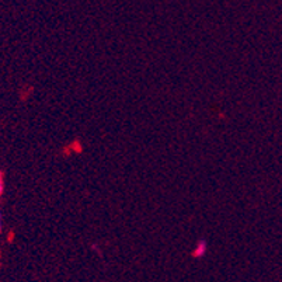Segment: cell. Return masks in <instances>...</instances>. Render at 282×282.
<instances>
[{"instance_id": "cell-3", "label": "cell", "mask_w": 282, "mask_h": 282, "mask_svg": "<svg viewBox=\"0 0 282 282\" xmlns=\"http://www.w3.org/2000/svg\"><path fill=\"white\" fill-rule=\"evenodd\" d=\"M2 192H3V188H0V195H2Z\"/></svg>"}, {"instance_id": "cell-1", "label": "cell", "mask_w": 282, "mask_h": 282, "mask_svg": "<svg viewBox=\"0 0 282 282\" xmlns=\"http://www.w3.org/2000/svg\"><path fill=\"white\" fill-rule=\"evenodd\" d=\"M208 252V244H206V241L205 240H199L197 243V246L194 249V252H192V256L195 258H202Z\"/></svg>"}, {"instance_id": "cell-2", "label": "cell", "mask_w": 282, "mask_h": 282, "mask_svg": "<svg viewBox=\"0 0 282 282\" xmlns=\"http://www.w3.org/2000/svg\"><path fill=\"white\" fill-rule=\"evenodd\" d=\"M0 232H2V212H0Z\"/></svg>"}]
</instances>
